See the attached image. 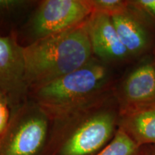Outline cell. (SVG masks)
<instances>
[{
	"label": "cell",
	"mask_w": 155,
	"mask_h": 155,
	"mask_svg": "<svg viewBox=\"0 0 155 155\" xmlns=\"http://www.w3.org/2000/svg\"><path fill=\"white\" fill-rule=\"evenodd\" d=\"M32 91L34 102L52 121L114 96L108 64L96 58L81 68Z\"/></svg>",
	"instance_id": "obj_1"
},
{
	"label": "cell",
	"mask_w": 155,
	"mask_h": 155,
	"mask_svg": "<svg viewBox=\"0 0 155 155\" xmlns=\"http://www.w3.org/2000/svg\"><path fill=\"white\" fill-rule=\"evenodd\" d=\"M25 81L33 90L73 72L94 58L87 20L61 33L22 47Z\"/></svg>",
	"instance_id": "obj_2"
},
{
	"label": "cell",
	"mask_w": 155,
	"mask_h": 155,
	"mask_svg": "<svg viewBox=\"0 0 155 155\" xmlns=\"http://www.w3.org/2000/svg\"><path fill=\"white\" fill-rule=\"evenodd\" d=\"M111 98L53 121L46 155H96L99 152L119 128V108L117 104H110Z\"/></svg>",
	"instance_id": "obj_3"
},
{
	"label": "cell",
	"mask_w": 155,
	"mask_h": 155,
	"mask_svg": "<svg viewBox=\"0 0 155 155\" xmlns=\"http://www.w3.org/2000/svg\"><path fill=\"white\" fill-rule=\"evenodd\" d=\"M53 121L35 102L12 110L0 134V155H46Z\"/></svg>",
	"instance_id": "obj_4"
},
{
	"label": "cell",
	"mask_w": 155,
	"mask_h": 155,
	"mask_svg": "<svg viewBox=\"0 0 155 155\" xmlns=\"http://www.w3.org/2000/svg\"><path fill=\"white\" fill-rule=\"evenodd\" d=\"M92 15L88 0H45L32 20L36 40L61 33L86 22Z\"/></svg>",
	"instance_id": "obj_5"
},
{
	"label": "cell",
	"mask_w": 155,
	"mask_h": 155,
	"mask_svg": "<svg viewBox=\"0 0 155 155\" xmlns=\"http://www.w3.org/2000/svg\"><path fill=\"white\" fill-rule=\"evenodd\" d=\"M119 115L155 104V53L141 58L114 89Z\"/></svg>",
	"instance_id": "obj_6"
},
{
	"label": "cell",
	"mask_w": 155,
	"mask_h": 155,
	"mask_svg": "<svg viewBox=\"0 0 155 155\" xmlns=\"http://www.w3.org/2000/svg\"><path fill=\"white\" fill-rule=\"evenodd\" d=\"M111 19L131 58L141 59L155 53V22L130 1L124 12Z\"/></svg>",
	"instance_id": "obj_7"
},
{
	"label": "cell",
	"mask_w": 155,
	"mask_h": 155,
	"mask_svg": "<svg viewBox=\"0 0 155 155\" xmlns=\"http://www.w3.org/2000/svg\"><path fill=\"white\" fill-rule=\"evenodd\" d=\"M27 89L22 47L14 37L0 35V91L8 98L11 110Z\"/></svg>",
	"instance_id": "obj_8"
},
{
	"label": "cell",
	"mask_w": 155,
	"mask_h": 155,
	"mask_svg": "<svg viewBox=\"0 0 155 155\" xmlns=\"http://www.w3.org/2000/svg\"><path fill=\"white\" fill-rule=\"evenodd\" d=\"M87 28L93 54L97 59L108 65L131 59L111 17L93 13L87 19Z\"/></svg>",
	"instance_id": "obj_9"
},
{
	"label": "cell",
	"mask_w": 155,
	"mask_h": 155,
	"mask_svg": "<svg viewBox=\"0 0 155 155\" xmlns=\"http://www.w3.org/2000/svg\"><path fill=\"white\" fill-rule=\"evenodd\" d=\"M119 128L139 147L155 145V104L119 115Z\"/></svg>",
	"instance_id": "obj_10"
},
{
	"label": "cell",
	"mask_w": 155,
	"mask_h": 155,
	"mask_svg": "<svg viewBox=\"0 0 155 155\" xmlns=\"http://www.w3.org/2000/svg\"><path fill=\"white\" fill-rule=\"evenodd\" d=\"M139 148L124 131L118 128L111 141L96 155H136Z\"/></svg>",
	"instance_id": "obj_11"
},
{
	"label": "cell",
	"mask_w": 155,
	"mask_h": 155,
	"mask_svg": "<svg viewBox=\"0 0 155 155\" xmlns=\"http://www.w3.org/2000/svg\"><path fill=\"white\" fill-rule=\"evenodd\" d=\"M93 13H99L109 17L124 12L129 6L125 0H88Z\"/></svg>",
	"instance_id": "obj_12"
},
{
	"label": "cell",
	"mask_w": 155,
	"mask_h": 155,
	"mask_svg": "<svg viewBox=\"0 0 155 155\" xmlns=\"http://www.w3.org/2000/svg\"><path fill=\"white\" fill-rule=\"evenodd\" d=\"M11 107L5 94L0 91V134L5 131L11 117Z\"/></svg>",
	"instance_id": "obj_13"
},
{
	"label": "cell",
	"mask_w": 155,
	"mask_h": 155,
	"mask_svg": "<svg viewBox=\"0 0 155 155\" xmlns=\"http://www.w3.org/2000/svg\"><path fill=\"white\" fill-rule=\"evenodd\" d=\"M130 2L155 22V0H130Z\"/></svg>",
	"instance_id": "obj_14"
},
{
	"label": "cell",
	"mask_w": 155,
	"mask_h": 155,
	"mask_svg": "<svg viewBox=\"0 0 155 155\" xmlns=\"http://www.w3.org/2000/svg\"><path fill=\"white\" fill-rule=\"evenodd\" d=\"M136 155H155V145L141 146Z\"/></svg>",
	"instance_id": "obj_15"
}]
</instances>
